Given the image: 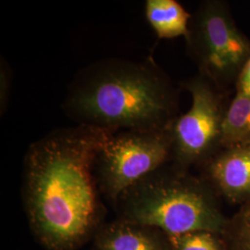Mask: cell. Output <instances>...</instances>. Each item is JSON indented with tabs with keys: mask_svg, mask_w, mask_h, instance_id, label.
Here are the masks:
<instances>
[{
	"mask_svg": "<svg viewBox=\"0 0 250 250\" xmlns=\"http://www.w3.org/2000/svg\"><path fill=\"white\" fill-rule=\"evenodd\" d=\"M170 250H226L221 234L208 231L169 235Z\"/></svg>",
	"mask_w": 250,
	"mask_h": 250,
	"instance_id": "7c38bea8",
	"label": "cell"
},
{
	"mask_svg": "<svg viewBox=\"0 0 250 250\" xmlns=\"http://www.w3.org/2000/svg\"><path fill=\"white\" fill-rule=\"evenodd\" d=\"M145 16L159 39L188 36L192 14L176 0H146Z\"/></svg>",
	"mask_w": 250,
	"mask_h": 250,
	"instance_id": "9c48e42d",
	"label": "cell"
},
{
	"mask_svg": "<svg viewBox=\"0 0 250 250\" xmlns=\"http://www.w3.org/2000/svg\"><path fill=\"white\" fill-rule=\"evenodd\" d=\"M185 39L198 74L225 92L235 85L250 59V39L236 25L226 2L203 1L192 14Z\"/></svg>",
	"mask_w": 250,
	"mask_h": 250,
	"instance_id": "277c9868",
	"label": "cell"
},
{
	"mask_svg": "<svg viewBox=\"0 0 250 250\" xmlns=\"http://www.w3.org/2000/svg\"><path fill=\"white\" fill-rule=\"evenodd\" d=\"M11 89V72L6 61L1 57L0 63V113L3 115L8 107Z\"/></svg>",
	"mask_w": 250,
	"mask_h": 250,
	"instance_id": "4fadbf2b",
	"label": "cell"
},
{
	"mask_svg": "<svg viewBox=\"0 0 250 250\" xmlns=\"http://www.w3.org/2000/svg\"><path fill=\"white\" fill-rule=\"evenodd\" d=\"M181 87L191 95L192 105L170 126V162L189 170L223 149V126L229 104L226 92L198 73L184 81Z\"/></svg>",
	"mask_w": 250,
	"mask_h": 250,
	"instance_id": "5b68a950",
	"label": "cell"
},
{
	"mask_svg": "<svg viewBox=\"0 0 250 250\" xmlns=\"http://www.w3.org/2000/svg\"><path fill=\"white\" fill-rule=\"evenodd\" d=\"M111 132L83 125L56 129L24 159L23 200L36 239L47 250H76L100 227L93 172Z\"/></svg>",
	"mask_w": 250,
	"mask_h": 250,
	"instance_id": "6da1fadb",
	"label": "cell"
},
{
	"mask_svg": "<svg viewBox=\"0 0 250 250\" xmlns=\"http://www.w3.org/2000/svg\"><path fill=\"white\" fill-rule=\"evenodd\" d=\"M235 94L250 96V59L244 66L236 80Z\"/></svg>",
	"mask_w": 250,
	"mask_h": 250,
	"instance_id": "5bb4252c",
	"label": "cell"
},
{
	"mask_svg": "<svg viewBox=\"0 0 250 250\" xmlns=\"http://www.w3.org/2000/svg\"><path fill=\"white\" fill-rule=\"evenodd\" d=\"M170 161L169 131L113 133L98 154L97 183L114 204L125 190Z\"/></svg>",
	"mask_w": 250,
	"mask_h": 250,
	"instance_id": "8992f818",
	"label": "cell"
},
{
	"mask_svg": "<svg viewBox=\"0 0 250 250\" xmlns=\"http://www.w3.org/2000/svg\"><path fill=\"white\" fill-rule=\"evenodd\" d=\"M96 250H170L169 235L160 229L118 219L99 227Z\"/></svg>",
	"mask_w": 250,
	"mask_h": 250,
	"instance_id": "ba28073f",
	"label": "cell"
},
{
	"mask_svg": "<svg viewBox=\"0 0 250 250\" xmlns=\"http://www.w3.org/2000/svg\"><path fill=\"white\" fill-rule=\"evenodd\" d=\"M250 145V96L235 94L223 126V148Z\"/></svg>",
	"mask_w": 250,
	"mask_h": 250,
	"instance_id": "30bf717a",
	"label": "cell"
},
{
	"mask_svg": "<svg viewBox=\"0 0 250 250\" xmlns=\"http://www.w3.org/2000/svg\"><path fill=\"white\" fill-rule=\"evenodd\" d=\"M221 235L226 250H250V201L228 217Z\"/></svg>",
	"mask_w": 250,
	"mask_h": 250,
	"instance_id": "8fae6325",
	"label": "cell"
},
{
	"mask_svg": "<svg viewBox=\"0 0 250 250\" xmlns=\"http://www.w3.org/2000/svg\"><path fill=\"white\" fill-rule=\"evenodd\" d=\"M219 198L201 176L170 162L125 190L114 205L119 219L168 235L196 231L222 234L228 217Z\"/></svg>",
	"mask_w": 250,
	"mask_h": 250,
	"instance_id": "3957f363",
	"label": "cell"
},
{
	"mask_svg": "<svg viewBox=\"0 0 250 250\" xmlns=\"http://www.w3.org/2000/svg\"><path fill=\"white\" fill-rule=\"evenodd\" d=\"M179 93L152 58H107L76 74L62 108L77 125L111 133L166 132L179 116Z\"/></svg>",
	"mask_w": 250,
	"mask_h": 250,
	"instance_id": "7a4b0ae2",
	"label": "cell"
},
{
	"mask_svg": "<svg viewBox=\"0 0 250 250\" xmlns=\"http://www.w3.org/2000/svg\"><path fill=\"white\" fill-rule=\"evenodd\" d=\"M199 168L218 197L239 207L250 202V145L223 148Z\"/></svg>",
	"mask_w": 250,
	"mask_h": 250,
	"instance_id": "52a82bcc",
	"label": "cell"
}]
</instances>
